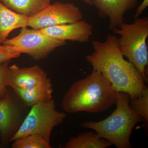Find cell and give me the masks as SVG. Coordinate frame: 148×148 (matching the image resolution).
Segmentation results:
<instances>
[{"label": "cell", "mask_w": 148, "mask_h": 148, "mask_svg": "<svg viewBox=\"0 0 148 148\" xmlns=\"http://www.w3.org/2000/svg\"><path fill=\"white\" fill-rule=\"evenodd\" d=\"M116 36L109 34L104 42L92 41L93 51L86 56L93 70L108 79L117 92H127L130 99L137 98L147 86L142 74L130 61L124 59Z\"/></svg>", "instance_id": "1"}, {"label": "cell", "mask_w": 148, "mask_h": 148, "mask_svg": "<svg viewBox=\"0 0 148 148\" xmlns=\"http://www.w3.org/2000/svg\"><path fill=\"white\" fill-rule=\"evenodd\" d=\"M118 92L98 71L72 84L64 94L61 106L65 112L95 113L108 110L116 103Z\"/></svg>", "instance_id": "2"}, {"label": "cell", "mask_w": 148, "mask_h": 148, "mask_svg": "<svg viewBox=\"0 0 148 148\" xmlns=\"http://www.w3.org/2000/svg\"><path fill=\"white\" fill-rule=\"evenodd\" d=\"M130 99L127 92H118L116 108L110 115L100 121L84 122L81 125L95 130L117 148H132L130 138L133 128L144 119L130 107Z\"/></svg>", "instance_id": "3"}, {"label": "cell", "mask_w": 148, "mask_h": 148, "mask_svg": "<svg viewBox=\"0 0 148 148\" xmlns=\"http://www.w3.org/2000/svg\"><path fill=\"white\" fill-rule=\"evenodd\" d=\"M120 36L118 39L119 47L122 55L134 64L147 82L146 67L148 64V50L147 39L148 37V18L135 19L132 24L123 22L112 30Z\"/></svg>", "instance_id": "4"}, {"label": "cell", "mask_w": 148, "mask_h": 148, "mask_svg": "<svg viewBox=\"0 0 148 148\" xmlns=\"http://www.w3.org/2000/svg\"><path fill=\"white\" fill-rule=\"evenodd\" d=\"M66 113L56 109L53 98L32 106L25 119L11 142L31 134H39L50 142L51 135L54 127L63 123Z\"/></svg>", "instance_id": "5"}, {"label": "cell", "mask_w": 148, "mask_h": 148, "mask_svg": "<svg viewBox=\"0 0 148 148\" xmlns=\"http://www.w3.org/2000/svg\"><path fill=\"white\" fill-rule=\"evenodd\" d=\"M65 41L52 38L39 29L22 28L16 36L7 39L3 44L20 54L24 53L35 61L46 58L57 48L65 45Z\"/></svg>", "instance_id": "6"}, {"label": "cell", "mask_w": 148, "mask_h": 148, "mask_svg": "<svg viewBox=\"0 0 148 148\" xmlns=\"http://www.w3.org/2000/svg\"><path fill=\"white\" fill-rule=\"evenodd\" d=\"M30 108L24 105L13 89L8 86L5 97L0 99V137L3 146L10 143Z\"/></svg>", "instance_id": "7"}, {"label": "cell", "mask_w": 148, "mask_h": 148, "mask_svg": "<svg viewBox=\"0 0 148 148\" xmlns=\"http://www.w3.org/2000/svg\"><path fill=\"white\" fill-rule=\"evenodd\" d=\"M83 17L79 8L73 3L55 2L49 4L36 15L29 17L28 26L40 30L80 21Z\"/></svg>", "instance_id": "8"}, {"label": "cell", "mask_w": 148, "mask_h": 148, "mask_svg": "<svg viewBox=\"0 0 148 148\" xmlns=\"http://www.w3.org/2000/svg\"><path fill=\"white\" fill-rule=\"evenodd\" d=\"M93 26L84 20L73 23L51 26L40 29L47 36L59 40L84 43L93 35Z\"/></svg>", "instance_id": "9"}, {"label": "cell", "mask_w": 148, "mask_h": 148, "mask_svg": "<svg viewBox=\"0 0 148 148\" xmlns=\"http://www.w3.org/2000/svg\"><path fill=\"white\" fill-rule=\"evenodd\" d=\"M92 5L98 10V15L109 20L111 31L124 22L127 12L135 8L138 0H90Z\"/></svg>", "instance_id": "10"}, {"label": "cell", "mask_w": 148, "mask_h": 148, "mask_svg": "<svg viewBox=\"0 0 148 148\" xmlns=\"http://www.w3.org/2000/svg\"><path fill=\"white\" fill-rule=\"evenodd\" d=\"M47 77V74L38 65L21 68L13 64L9 66L7 85L13 89L34 86Z\"/></svg>", "instance_id": "11"}, {"label": "cell", "mask_w": 148, "mask_h": 148, "mask_svg": "<svg viewBox=\"0 0 148 148\" xmlns=\"http://www.w3.org/2000/svg\"><path fill=\"white\" fill-rule=\"evenodd\" d=\"M53 84L49 78L34 86L26 88L12 89L21 102L29 108L52 98Z\"/></svg>", "instance_id": "12"}, {"label": "cell", "mask_w": 148, "mask_h": 148, "mask_svg": "<svg viewBox=\"0 0 148 148\" xmlns=\"http://www.w3.org/2000/svg\"><path fill=\"white\" fill-rule=\"evenodd\" d=\"M28 17L16 13L0 1V45L7 39L13 30L28 27Z\"/></svg>", "instance_id": "13"}, {"label": "cell", "mask_w": 148, "mask_h": 148, "mask_svg": "<svg viewBox=\"0 0 148 148\" xmlns=\"http://www.w3.org/2000/svg\"><path fill=\"white\" fill-rule=\"evenodd\" d=\"M0 1L16 13L29 18L47 7L51 0H0Z\"/></svg>", "instance_id": "14"}, {"label": "cell", "mask_w": 148, "mask_h": 148, "mask_svg": "<svg viewBox=\"0 0 148 148\" xmlns=\"http://www.w3.org/2000/svg\"><path fill=\"white\" fill-rule=\"evenodd\" d=\"M112 145L110 142L97 132H86L70 138L63 148H107Z\"/></svg>", "instance_id": "15"}, {"label": "cell", "mask_w": 148, "mask_h": 148, "mask_svg": "<svg viewBox=\"0 0 148 148\" xmlns=\"http://www.w3.org/2000/svg\"><path fill=\"white\" fill-rule=\"evenodd\" d=\"M12 148H51L48 142L39 134H31L18 138L13 141Z\"/></svg>", "instance_id": "16"}, {"label": "cell", "mask_w": 148, "mask_h": 148, "mask_svg": "<svg viewBox=\"0 0 148 148\" xmlns=\"http://www.w3.org/2000/svg\"><path fill=\"white\" fill-rule=\"evenodd\" d=\"M130 107L135 112L140 114L145 121L148 122V88H145L142 94L137 98L130 99Z\"/></svg>", "instance_id": "17"}, {"label": "cell", "mask_w": 148, "mask_h": 148, "mask_svg": "<svg viewBox=\"0 0 148 148\" xmlns=\"http://www.w3.org/2000/svg\"><path fill=\"white\" fill-rule=\"evenodd\" d=\"M10 61L0 64V99L4 98L7 92L8 76Z\"/></svg>", "instance_id": "18"}, {"label": "cell", "mask_w": 148, "mask_h": 148, "mask_svg": "<svg viewBox=\"0 0 148 148\" xmlns=\"http://www.w3.org/2000/svg\"><path fill=\"white\" fill-rule=\"evenodd\" d=\"M21 54L7 46L0 45V64L18 58Z\"/></svg>", "instance_id": "19"}, {"label": "cell", "mask_w": 148, "mask_h": 148, "mask_svg": "<svg viewBox=\"0 0 148 148\" xmlns=\"http://www.w3.org/2000/svg\"><path fill=\"white\" fill-rule=\"evenodd\" d=\"M148 6V0H143V2L141 3L140 5L138 7L136 10V12L134 16V19L139 18L143 12L147 8Z\"/></svg>", "instance_id": "20"}, {"label": "cell", "mask_w": 148, "mask_h": 148, "mask_svg": "<svg viewBox=\"0 0 148 148\" xmlns=\"http://www.w3.org/2000/svg\"><path fill=\"white\" fill-rule=\"evenodd\" d=\"M84 3H85L86 4L90 6H92V3H91L90 0H82Z\"/></svg>", "instance_id": "21"}, {"label": "cell", "mask_w": 148, "mask_h": 148, "mask_svg": "<svg viewBox=\"0 0 148 148\" xmlns=\"http://www.w3.org/2000/svg\"><path fill=\"white\" fill-rule=\"evenodd\" d=\"M0 143H1V137H0Z\"/></svg>", "instance_id": "22"}]
</instances>
